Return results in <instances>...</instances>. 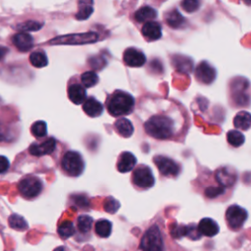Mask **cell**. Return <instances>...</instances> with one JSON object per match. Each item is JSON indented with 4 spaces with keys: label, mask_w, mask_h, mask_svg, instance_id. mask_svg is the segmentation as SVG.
<instances>
[{
    "label": "cell",
    "mask_w": 251,
    "mask_h": 251,
    "mask_svg": "<svg viewBox=\"0 0 251 251\" xmlns=\"http://www.w3.org/2000/svg\"><path fill=\"white\" fill-rule=\"evenodd\" d=\"M8 224L10 227L16 230H25L28 226L25 218L18 214H12L8 219Z\"/></svg>",
    "instance_id": "cell-25"
},
{
    "label": "cell",
    "mask_w": 251,
    "mask_h": 251,
    "mask_svg": "<svg viewBox=\"0 0 251 251\" xmlns=\"http://www.w3.org/2000/svg\"><path fill=\"white\" fill-rule=\"evenodd\" d=\"M154 163L163 176H176L179 173V166L177 165V163L166 156H155Z\"/></svg>",
    "instance_id": "cell-9"
},
{
    "label": "cell",
    "mask_w": 251,
    "mask_h": 251,
    "mask_svg": "<svg viewBox=\"0 0 251 251\" xmlns=\"http://www.w3.org/2000/svg\"><path fill=\"white\" fill-rule=\"evenodd\" d=\"M42 188H43V183L41 179L33 176L24 177L23 179L20 180L18 184V189L20 194L26 199H32L38 196L42 191Z\"/></svg>",
    "instance_id": "cell-5"
},
{
    "label": "cell",
    "mask_w": 251,
    "mask_h": 251,
    "mask_svg": "<svg viewBox=\"0 0 251 251\" xmlns=\"http://www.w3.org/2000/svg\"><path fill=\"white\" fill-rule=\"evenodd\" d=\"M116 131L123 137H129L133 133V126L131 122L126 118L117 120L115 123Z\"/></svg>",
    "instance_id": "cell-22"
},
{
    "label": "cell",
    "mask_w": 251,
    "mask_h": 251,
    "mask_svg": "<svg viewBox=\"0 0 251 251\" xmlns=\"http://www.w3.org/2000/svg\"><path fill=\"white\" fill-rule=\"evenodd\" d=\"M217 75L216 69L206 61L200 62L195 69L196 79L204 84L212 83Z\"/></svg>",
    "instance_id": "cell-10"
},
{
    "label": "cell",
    "mask_w": 251,
    "mask_h": 251,
    "mask_svg": "<svg viewBox=\"0 0 251 251\" xmlns=\"http://www.w3.org/2000/svg\"><path fill=\"white\" fill-rule=\"evenodd\" d=\"M13 43L20 51H27L33 46V37L27 32H18L13 36Z\"/></svg>",
    "instance_id": "cell-17"
},
{
    "label": "cell",
    "mask_w": 251,
    "mask_h": 251,
    "mask_svg": "<svg viewBox=\"0 0 251 251\" xmlns=\"http://www.w3.org/2000/svg\"><path fill=\"white\" fill-rule=\"evenodd\" d=\"M198 229L201 235L214 236L219 232V226L214 220L210 218H204L199 222Z\"/></svg>",
    "instance_id": "cell-19"
},
{
    "label": "cell",
    "mask_w": 251,
    "mask_h": 251,
    "mask_svg": "<svg viewBox=\"0 0 251 251\" xmlns=\"http://www.w3.org/2000/svg\"><path fill=\"white\" fill-rule=\"evenodd\" d=\"M186 231H187V226H182V225L175 226L171 230V234L176 238H179L182 236H186Z\"/></svg>",
    "instance_id": "cell-36"
},
{
    "label": "cell",
    "mask_w": 251,
    "mask_h": 251,
    "mask_svg": "<svg viewBox=\"0 0 251 251\" xmlns=\"http://www.w3.org/2000/svg\"><path fill=\"white\" fill-rule=\"evenodd\" d=\"M80 80H81V84L84 87H92L95 84H97L99 78L96 73L92 71H87L80 75Z\"/></svg>",
    "instance_id": "cell-31"
},
{
    "label": "cell",
    "mask_w": 251,
    "mask_h": 251,
    "mask_svg": "<svg viewBox=\"0 0 251 251\" xmlns=\"http://www.w3.org/2000/svg\"><path fill=\"white\" fill-rule=\"evenodd\" d=\"M29 62L35 68H43L47 66L48 59L45 53L41 51H35L29 55Z\"/></svg>",
    "instance_id": "cell-28"
},
{
    "label": "cell",
    "mask_w": 251,
    "mask_h": 251,
    "mask_svg": "<svg viewBox=\"0 0 251 251\" xmlns=\"http://www.w3.org/2000/svg\"><path fill=\"white\" fill-rule=\"evenodd\" d=\"M142 35L148 40V41H155L161 38L162 36V26L157 22H147L144 23L142 28H141Z\"/></svg>",
    "instance_id": "cell-14"
},
{
    "label": "cell",
    "mask_w": 251,
    "mask_h": 251,
    "mask_svg": "<svg viewBox=\"0 0 251 251\" xmlns=\"http://www.w3.org/2000/svg\"><path fill=\"white\" fill-rule=\"evenodd\" d=\"M68 97L76 105L82 104L86 99V91L84 86L80 83L70 84L68 87Z\"/></svg>",
    "instance_id": "cell-15"
},
{
    "label": "cell",
    "mask_w": 251,
    "mask_h": 251,
    "mask_svg": "<svg viewBox=\"0 0 251 251\" xmlns=\"http://www.w3.org/2000/svg\"><path fill=\"white\" fill-rule=\"evenodd\" d=\"M112 231V224L108 220H99L95 224V232L100 237H108Z\"/></svg>",
    "instance_id": "cell-26"
},
{
    "label": "cell",
    "mask_w": 251,
    "mask_h": 251,
    "mask_svg": "<svg viewBox=\"0 0 251 251\" xmlns=\"http://www.w3.org/2000/svg\"><path fill=\"white\" fill-rule=\"evenodd\" d=\"M136 164V158L130 152H123L118 159L117 168L120 173H127L131 171Z\"/></svg>",
    "instance_id": "cell-16"
},
{
    "label": "cell",
    "mask_w": 251,
    "mask_h": 251,
    "mask_svg": "<svg viewBox=\"0 0 251 251\" xmlns=\"http://www.w3.org/2000/svg\"><path fill=\"white\" fill-rule=\"evenodd\" d=\"M215 177L218 183H220L222 186H231L237 179L236 173L226 167L218 169L215 174Z\"/></svg>",
    "instance_id": "cell-13"
},
{
    "label": "cell",
    "mask_w": 251,
    "mask_h": 251,
    "mask_svg": "<svg viewBox=\"0 0 251 251\" xmlns=\"http://www.w3.org/2000/svg\"><path fill=\"white\" fill-rule=\"evenodd\" d=\"M145 131L157 139H167L174 133V123L166 116L156 115L144 124Z\"/></svg>",
    "instance_id": "cell-2"
},
{
    "label": "cell",
    "mask_w": 251,
    "mask_h": 251,
    "mask_svg": "<svg viewBox=\"0 0 251 251\" xmlns=\"http://www.w3.org/2000/svg\"><path fill=\"white\" fill-rule=\"evenodd\" d=\"M98 34L96 32H84L75 33L56 37L49 41L51 44H86L93 43L98 40Z\"/></svg>",
    "instance_id": "cell-6"
},
{
    "label": "cell",
    "mask_w": 251,
    "mask_h": 251,
    "mask_svg": "<svg viewBox=\"0 0 251 251\" xmlns=\"http://www.w3.org/2000/svg\"><path fill=\"white\" fill-rule=\"evenodd\" d=\"M226 140L231 146L239 147L244 143L245 138L244 135L239 130L232 129L226 133Z\"/></svg>",
    "instance_id": "cell-29"
},
{
    "label": "cell",
    "mask_w": 251,
    "mask_h": 251,
    "mask_svg": "<svg viewBox=\"0 0 251 251\" xmlns=\"http://www.w3.org/2000/svg\"><path fill=\"white\" fill-rule=\"evenodd\" d=\"M92 223L93 220L90 216L87 215H81L77 218L76 221V226L77 229L81 232V233H87L90 231L91 226H92Z\"/></svg>",
    "instance_id": "cell-30"
},
{
    "label": "cell",
    "mask_w": 251,
    "mask_h": 251,
    "mask_svg": "<svg viewBox=\"0 0 251 251\" xmlns=\"http://www.w3.org/2000/svg\"><path fill=\"white\" fill-rule=\"evenodd\" d=\"M120 208V203L114 197H107L104 202V210L110 214L116 213Z\"/></svg>",
    "instance_id": "cell-34"
},
{
    "label": "cell",
    "mask_w": 251,
    "mask_h": 251,
    "mask_svg": "<svg viewBox=\"0 0 251 251\" xmlns=\"http://www.w3.org/2000/svg\"><path fill=\"white\" fill-rule=\"evenodd\" d=\"M53 251H69L67 248H65L64 246H59L57 248H55Z\"/></svg>",
    "instance_id": "cell-40"
},
{
    "label": "cell",
    "mask_w": 251,
    "mask_h": 251,
    "mask_svg": "<svg viewBox=\"0 0 251 251\" xmlns=\"http://www.w3.org/2000/svg\"><path fill=\"white\" fill-rule=\"evenodd\" d=\"M93 13V0H78V10L75 19L82 21L88 19Z\"/></svg>",
    "instance_id": "cell-20"
},
{
    "label": "cell",
    "mask_w": 251,
    "mask_h": 251,
    "mask_svg": "<svg viewBox=\"0 0 251 251\" xmlns=\"http://www.w3.org/2000/svg\"><path fill=\"white\" fill-rule=\"evenodd\" d=\"M156 17L157 11L150 6L141 7L134 14V18L138 23H147L154 20Z\"/></svg>",
    "instance_id": "cell-21"
},
{
    "label": "cell",
    "mask_w": 251,
    "mask_h": 251,
    "mask_svg": "<svg viewBox=\"0 0 251 251\" xmlns=\"http://www.w3.org/2000/svg\"><path fill=\"white\" fill-rule=\"evenodd\" d=\"M10 166L9 160L5 156H0V174L5 173Z\"/></svg>",
    "instance_id": "cell-38"
},
{
    "label": "cell",
    "mask_w": 251,
    "mask_h": 251,
    "mask_svg": "<svg viewBox=\"0 0 251 251\" xmlns=\"http://www.w3.org/2000/svg\"><path fill=\"white\" fill-rule=\"evenodd\" d=\"M180 5L185 12L193 13L199 9L201 5V1L200 0H182Z\"/></svg>",
    "instance_id": "cell-35"
},
{
    "label": "cell",
    "mask_w": 251,
    "mask_h": 251,
    "mask_svg": "<svg viewBox=\"0 0 251 251\" xmlns=\"http://www.w3.org/2000/svg\"><path fill=\"white\" fill-rule=\"evenodd\" d=\"M107 110L113 117L128 115L134 108V98L123 90H116L108 96L106 102Z\"/></svg>",
    "instance_id": "cell-1"
},
{
    "label": "cell",
    "mask_w": 251,
    "mask_h": 251,
    "mask_svg": "<svg viewBox=\"0 0 251 251\" xmlns=\"http://www.w3.org/2000/svg\"><path fill=\"white\" fill-rule=\"evenodd\" d=\"M42 26H43V25L38 23V22L27 21V22H25V23H22V24L18 25L17 28L20 31L25 32V31H36V30H39Z\"/></svg>",
    "instance_id": "cell-33"
},
{
    "label": "cell",
    "mask_w": 251,
    "mask_h": 251,
    "mask_svg": "<svg viewBox=\"0 0 251 251\" xmlns=\"http://www.w3.org/2000/svg\"><path fill=\"white\" fill-rule=\"evenodd\" d=\"M165 19H166L167 25L169 26L173 27V28H179V27H181L185 24L184 18L176 9H174V10L170 11L169 13H167Z\"/></svg>",
    "instance_id": "cell-24"
},
{
    "label": "cell",
    "mask_w": 251,
    "mask_h": 251,
    "mask_svg": "<svg viewBox=\"0 0 251 251\" xmlns=\"http://www.w3.org/2000/svg\"><path fill=\"white\" fill-rule=\"evenodd\" d=\"M247 216L246 210L238 205L229 206L226 212V220L232 229L240 228L244 225Z\"/></svg>",
    "instance_id": "cell-8"
},
{
    "label": "cell",
    "mask_w": 251,
    "mask_h": 251,
    "mask_svg": "<svg viewBox=\"0 0 251 251\" xmlns=\"http://www.w3.org/2000/svg\"><path fill=\"white\" fill-rule=\"evenodd\" d=\"M141 251H164V243L160 229L157 226H152L143 234L140 241Z\"/></svg>",
    "instance_id": "cell-4"
},
{
    "label": "cell",
    "mask_w": 251,
    "mask_h": 251,
    "mask_svg": "<svg viewBox=\"0 0 251 251\" xmlns=\"http://www.w3.org/2000/svg\"><path fill=\"white\" fill-rule=\"evenodd\" d=\"M242 1H243L246 5H249V6L251 5V0H242Z\"/></svg>",
    "instance_id": "cell-41"
},
{
    "label": "cell",
    "mask_w": 251,
    "mask_h": 251,
    "mask_svg": "<svg viewBox=\"0 0 251 251\" xmlns=\"http://www.w3.org/2000/svg\"><path fill=\"white\" fill-rule=\"evenodd\" d=\"M8 51H9V50H8L7 48L0 46V60H2V59L6 56V54L8 53Z\"/></svg>",
    "instance_id": "cell-39"
},
{
    "label": "cell",
    "mask_w": 251,
    "mask_h": 251,
    "mask_svg": "<svg viewBox=\"0 0 251 251\" xmlns=\"http://www.w3.org/2000/svg\"><path fill=\"white\" fill-rule=\"evenodd\" d=\"M63 170L72 176H78L84 170V161L81 155L76 151H68L62 158Z\"/></svg>",
    "instance_id": "cell-3"
},
{
    "label": "cell",
    "mask_w": 251,
    "mask_h": 251,
    "mask_svg": "<svg viewBox=\"0 0 251 251\" xmlns=\"http://www.w3.org/2000/svg\"><path fill=\"white\" fill-rule=\"evenodd\" d=\"M233 125L238 129L247 130L251 127V114L246 111L238 112L233 119Z\"/></svg>",
    "instance_id": "cell-23"
},
{
    "label": "cell",
    "mask_w": 251,
    "mask_h": 251,
    "mask_svg": "<svg viewBox=\"0 0 251 251\" xmlns=\"http://www.w3.org/2000/svg\"><path fill=\"white\" fill-rule=\"evenodd\" d=\"M30 131L35 137H43L47 134V125L44 121H37L32 124Z\"/></svg>",
    "instance_id": "cell-32"
},
{
    "label": "cell",
    "mask_w": 251,
    "mask_h": 251,
    "mask_svg": "<svg viewBox=\"0 0 251 251\" xmlns=\"http://www.w3.org/2000/svg\"><path fill=\"white\" fill-rule=\"evenodd\" d=\"M223 192H224L223 187H209L206 189L205 194L210 198H214V197L222 194Z\"/></svg>",
    "instance_id": "cell-37"
},
{
    "label": "cell",
    "mask_w": 251,
    "mask_h": 251,
    "mask_svg": "<svg viewBox=\"0 0 251 251\" xmlns=\"http://www.w3.org/2000/svg\"><path fill=\"white\" fill-rule=\"evenodd\" d=\"M57 231L60 237H62L63 239H67L75 234V229L74 224L71 221H64L58 226Z\"/></svg>",
    "instance_id": "cell-27"
},
{
    "label": "cell",
    "mask_w": 251,
    "mask_h": 251,
    "mask_svg": "<svg viewBox=\"0 0 251 251\" xmlns=\"http://www.w3.org/2000/svg\"><path fill=\"white\" fill-rule=\"evenodd\" d=\"M55 148H56V140L54 138H49L40 144L31 143V145L28 148V151L31 155L39 157V156L53 153Z\"/></svg>",
    "instance_id": "cell-12"
},
{
    "label": "cell",
    "mask_w": 251,
    "mask_h": 251,
    "mask_svg": "<svg viewBox=\"0 0 251 251\" xmlns=\"http://www.w3.org/2000/svg\"><path fill=\"white\" fill-rule=\"evenodd\" d=\"M123 59L126 66L134 68L141 67L146 62V57L144 53L133 47H129L124 52Z\"/></svg>",
    "instance_id": "cell-11"
},
{
    "label": "cell",
    "mask_w": 251,
    "mask_h": 251,
    "mask_svg": "<svg viewBox=\"0 0 251 251\" xmlns=\"http://www.w3.org/2000/svg\"><path fill=\"white\" fill-rule=\"evenodd\" d=\"M132 182L140 188H149L154 185L155 178L151 169L145 165H139L133 170Z\"/></svg>",
    "instance_id": "cell-7"
},
{
    "label": "cell",
    "mask_w": 251,
    "mask_h": 251,
    "mask_svg": "<svg viewBox=\"0 0 251 251\" xmlns=\"http://www.w3.org/2000/svg\"><path fill=\"white\" fill-rule=\"evenodd\" d=\"M82 110L87 116L91 118H96L102 114L103 105L94 97H89L85 99L82 103Z\"/></svg>",
    "instance_id": "cell-18"
}]
</instances>
